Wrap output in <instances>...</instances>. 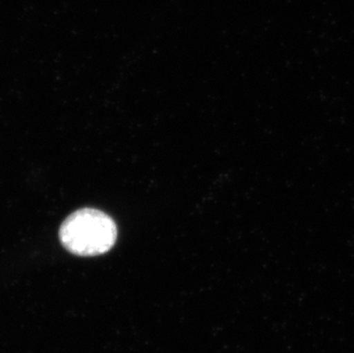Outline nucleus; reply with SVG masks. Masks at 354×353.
I'll list each match as a JSON object with an SVG mask.
<instances>
[{
  "instance_id": "nucleus-1",
  "label": "nucleus",
  "mask_w": 354,
  "mask_h": 353,
  "mask_svg": "<svg viewBox=\"0 0 354 353\" xmlns=\"http://www.w3.org/2000/svg\"><path fill=\"white\" fill-rule=\"evenodd\" d=\"M61 244L77 256H99L114 247L118 227L111 217L95 209L71 213L60 228Z\"/></svg>"
}]
</instances>
